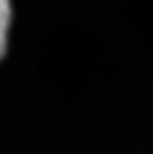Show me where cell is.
Instances as JSON below:
<instances>
[{"mask_svg": "<svg viewBox=\"0 0 153 154\" xmlns=\"http://www.w3.org/2000/svg\"><path fill=\"white\" fill-rule=\"evenodd\" d=\"M13 14H14L13 0H0V59H3L8 51Z\"/></svg>", "mask_w": 153, "mask_h": 154, "instance_id": "1", "label": "cell"}]
</instances>
